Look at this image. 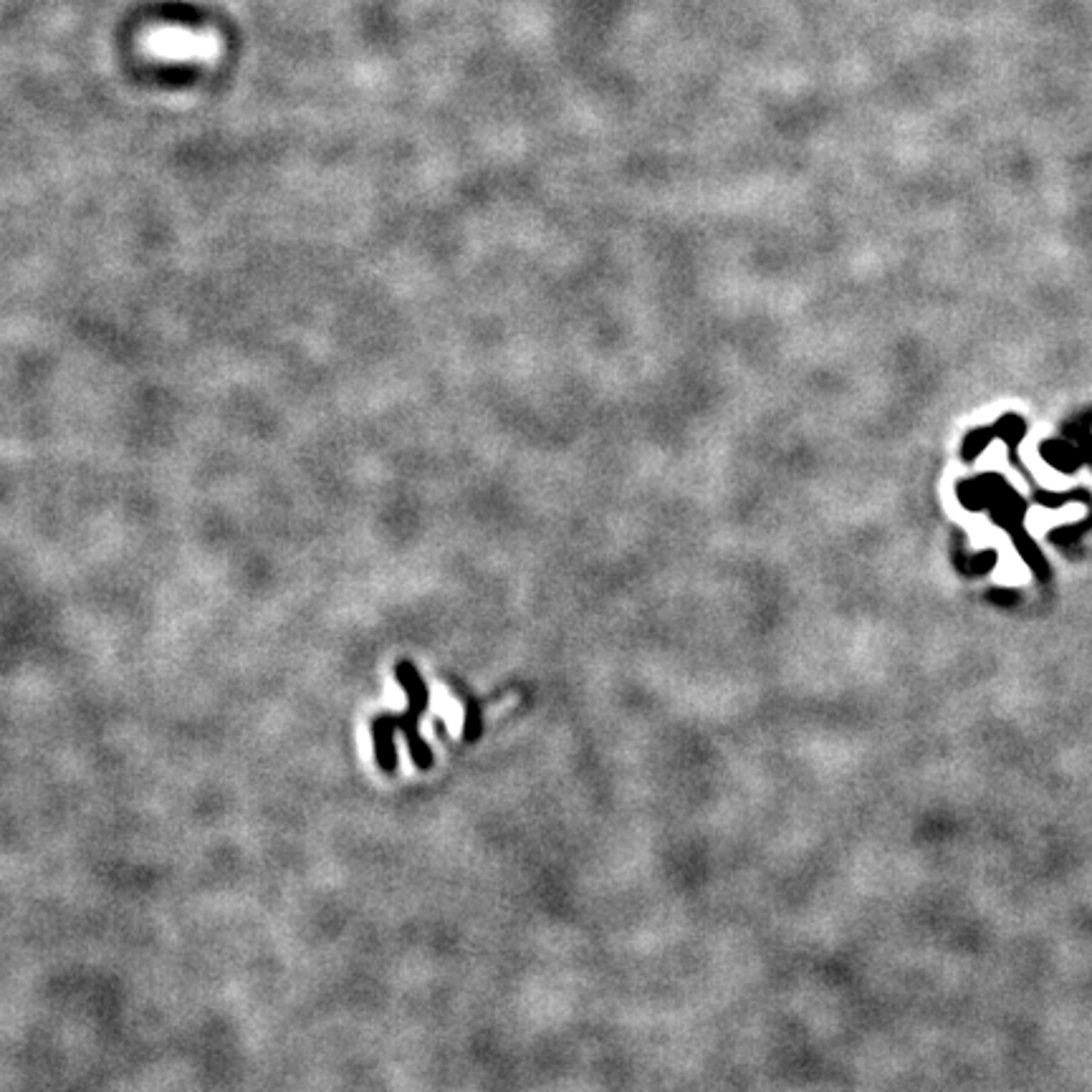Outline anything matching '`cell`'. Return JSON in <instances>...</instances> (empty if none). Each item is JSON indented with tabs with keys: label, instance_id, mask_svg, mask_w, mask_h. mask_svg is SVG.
<instances>
[{
	"label": "cell",
	"instance_id": "cell-2",
	"mask_svg": "<svg viewBox=\"0 0 1092 1092\" xmlns=\"http://www.w3.org/2000/svg\"><path fill=\"white\" fill-rule=\"evenodd\" d=\"M465 703V721H463V741L465 744H476L483 733V714L481 706L473 696H463Z\"/></svg>",
	"mask_w": 1092,
	"mask_h": 1092
},
{
	"label": "cell",
	"instance_id": "cell-1",
	"mask_svg": "<svg viewBox=\"0 0 1092 1092\" xmlns=\"http://www.w3.org/2000/svg\"><path fill=\"white\" fill-rule=\"evenodd\" d=\"M397 683L403 685L405 696H408V711L400 716L395 714H379L374 716V721L385 723L392 731H403L408 739L410 757L415 762L417 769L427 771L433 766V749L427 746V741L420 736V719L427 714L430 708V690L427 683L422 680V676L417 673V668L410 660H400L395 666Z\"/></svg>",
	"mask_w": 1092,
	"mask_h": 1092
}]
</instances>
